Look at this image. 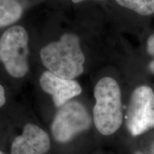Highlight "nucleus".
<instances>
[{
    "label": "nucleus",
    "instance_id": "obj_1",
    "mask_svg": "<svg viewBox=\"0 0 154 154\" xmlns=\"http://www.w3.org/2000/svg\"><path fill=\"white\" fill-rule=\"evenodd\" d=\"M11 116L2 133L8 154H48L52 149L49 133L33 116Z\"/></svg>",
    "mask_w": 154,
    "mask_h": 154
},
{
    "label": "nucleus",
    "instance_id": "obj_2",
    "mask_svg": "<svg viewBox=\"0 0 154 154\" xmlns=\"http://www.w3.org/2000/svg\"><path fill=\"white\" fill-rule=\"evenodd\" d=\"M40 60L46 70L62 78L75 79L84 72L86 59L79 37L66 33L42 48Z\"/></svg>",
    "mask_w": 154,
    "mask_h": 154
},
{
    "label": "nucleus",
    "instance_id": "obj_3",
    "mask_svg": "<svg viewBox=\"0 0 154 154\" xmlns=\"http://www.w3.org/2000/svg\"><path fill=\"white\" fill-rule=\"evenodd\" d=\"M96 102L92 112L93 123L100 134L109 136L123 123L121 92L119 84L111 77H104L96 83L94 90Z\"/></svg>",
    "mask_w": 154,
    "mask_h": 154
},
{
    "label": "nucleus",
    "instance_id": "obj_4",
    "mask_svg": "<svg viewBox=\"0 0 154 154\" xmlns=\"http://www.w3.org/2000/svg\"><path fill=\"white\" fill-rule=\"evenodd\" d=\"M93 119L84 103L71 100L57 109L49 124L51 143L59 145L71 143L91 128Z\"/></svg>",
    "mask_w": 154,
    "mask_h": 154
},
{
    "label": "nucleus",
    "instance_id": "obj_5",
    "mask_svg": "<svg viewBox=\"0 0 154 154\" xmlns=\"http://www.w3.org/2000/svg\"><path fill=\"white\" fill-rule=\"evenodd\" d=\"M29 37L22 26H12L0 37V63L6 73L22 79L29 72Z\"/></svg>",
    "mask_w": 154,
    "mask_h": 154
},
{
    "label": "nucleus",
    "instance_id": "obj_6",
    "mask_svg": "<svg viewBox=\"0 0 154 154\" xmlns=\"http://www.w3.org/2000/svg\"><path fill=\"white\" fill-rule=\"evenodd\" d=\"M126 126L133 136L154 128V93L149 86H138L133 92L127 109Z\"/></svg>",
    "mask_w": 154,
    "mask_h": 154
},
{
    "label": "nucleus",
    "instance_id": "obj_7",
    "mask_svg": "<svg viewBox=\"0 0 154 154\" xmlns=\"http://www.w3.org/2000/svg\"><path fill=\"white\" fill-rule=\"evenodd\" d=\"M39 86L44 93L51 96L56 109L80 95L82 86L74 79H67L45 70L38 79Z\"/></svg>",
    "mask_w": 154,
    "mask_h": 154
},
{
    "label": "nucleus",
    "instance_id": "obj_8",
    "mask_svg": "<svg viewBox=\"0 0 154 154\" xmlns=\"http://www.w3.org/2000/svg\"><path fill=\"white\" fill-rule=\"evenodd\" d=\"M22 13V5L17 0H0V28L17 22Z\"/></svg>",
    "mask_w": 154,
    "mask_h": 154
},
{
    "label": "nucleus",
    "instance_id": "obj_9",
    "mask_svg": "<svg viewBox=\"0 0 154 154\" xmlns=\"http://www.w3.org/2000/svg\"><path fill=\"white\" fill-rule=\"evenodd\" d=\"M121 7L135 11L142 16L154 13V0H115Z\"/></svg>",
    "mask_w": 154,
    "mask_h": 154
},
{
    "label": "nucleus",
    "instance_id": "obj_10",
    "mask_svg": "<svg viewBox=\"0 0 154 154\" xmlns=\"http://www.w3.org/2000/svg\"><path fill=\"white\" fill-rule=\"evenodd\" d=\"M7 103V97L6 90L4 86L0 84V109H5L6 104Z\"/></svg>",
    "mask_w": 154,
    "mask_h": 154
},
{
    "label": "nucleus",
    "instance_id": "obj_11",
    "mask_svg": "<svg viewBox=\"0 0 154 154\" xmlns=\"http://www.w3.org/2000/svg\"><path fill=\"white\" fill-rule=\"evenodd\" d=\"M147 51L150 55L154 56V34L150 36L147 40Z\"/></svg>",
    "mask_w": 154,
    "mask_h": 154
},
{
    "label": "nucleus",
    "instance_id": "obj_12",
    "mask_svg": "<svg viewBox=\"0 0 154 154\" xmlns=\"http://www.w3.org/2000/svg\"><path fill=\"white\" fill-rule=\"evenodd\" d=\"M0 154H8L7 146L2 134H0Z\"/></svg>",
    "mask_w": 154,
    "mask_h": 154
},
{
    "label": "nucleus",
    "instance_id": "obj_13",
    "mask_svg": "<svg viewBox=\"0 0 154 154\" xmlns=\"http://www.w3.org/2000/svg\"><path fill=\"white\" fill-rule=\"evenodd\" d=\"M149 69L151 72L154 74V59L152 60L151 62H150L149 65Z\"/></svg>",
    "mask_w": 154,
    "mask_h": 154
},
{
    "label": "nucleus",
    "instance_id": "obj_14",
    "mask_svg": "<svg viewBox=\"0 0 154 154\" xmlns=\"http://www.w3.org/2000/svg\"><path fill=\"white\" fill-rule=\"evenodd\" d=\"M72 2H74L75 4H78V3H80V2H82L85 1V0H72Z\"/></svg>",
    "mask_w": 154,
    "mask_h": 154
},
{
    "label": "nucleus",
    "instance_id": "obj_15",
    "mask_svg": "<svg viewBox=\"0 0 154 154\" xmlns=\"http://www.w3.org/2000/svg\"><path fill=\"white\" fill-rule=\"evenodd\" d=\"M136 154H141V153H136Z\"/></svg>",
    "mask_w": 154,
    "mask_h": 154
}]
</instances>
